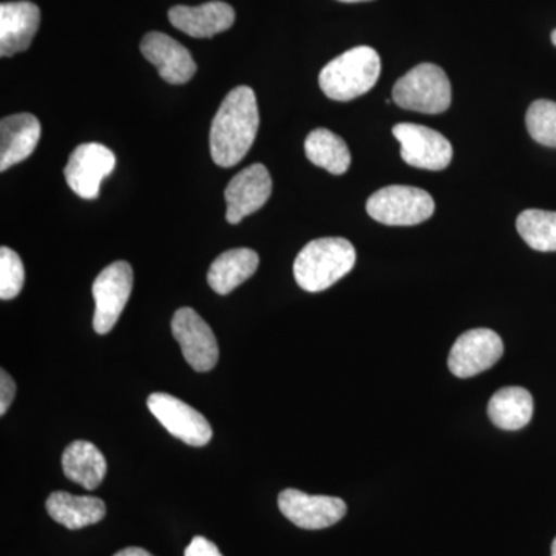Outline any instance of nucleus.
Masks as SVG:
<instances>
[{
    "instance_id": "nucleus-10",
    "label": "nucleus",
    "mask_w": 556,
    "mask_h": 556,
    "mask_svg": "<svg viewBox=\"0 0 556 556\" xmlns=\"http://www.w3.org/2000/svg\"><path fill=\"white\" fill-rule=\"evenodd\" d=\"M172 334L181 346L186 362L199 372L218 364V342L204 318L192 308H179L172 318Z\"/></svg>"
},
{
    "instance_id": "nucleus-14",
    "label": "nucleus",
    "mask_w": 556,
    "mask_h": 556,
    "mask_svg": "<svg viewBox=\"0 0 556 556\" xmlns=\"http://www.w3.org/2000/svg\"><path fill=\"white\" fill-rule=\"evenodd\" d=\"M141 53L159 70L161 78L174 86L189 83L195 76L197 64L186 47L164 33L152 31L142 38Z\"/></svg>"
},
{
    "instance_id": "nucleus-15",
    "label": "nucleus",
    "mask_w": 556,
    "mask_h": 556,
    "mask_svg": "<svg viewBox=\"0 0 556 556\" xmlns=\"http://www.w3.org/2000/svg\"><path fill=\"white\" fill-rule=\"evenodd\" d=\"M39 24L40 10L36 3L3 2L0 5V56L11 58L27 50Z\"/></svg>"
},
{
    "instance_id": "nucleus-13",
    "label": "nucleus",
    "mask_w": 556,
    "mask_h": 556,
    "mask_svg": "<svg viewBox=\"0 0 556 556\" xmlns=\"http://www.w3.org/2000/svg\"><path fill=\"white\" fill-rule=\"evenodd\" d=\"M273 193V178L263 164H252L230 179L225 190L226 219L230 225H239L248 215L255 214Z\"/></svg>"
},
{
    "instance_id": "nucleus-29",
    "label": "nucleus",
    "mask_w": 556,
    "mask_h": 556,
    "mask_svg": "<svg viewBox=\"0 0 556 556\" xmlns=\"http://www.w3.org/2000/svg\"><path fill=\"white\" fill-rule=\"evenodd\" d=\"M339 2L357 3V2H369V0H339Z\"/></svg>"
},
{
    "instance_id": "nucleus-17",
    "label": "nucleus",
    "mask_w": 556,
    "mask_h": 556,
    "mask_svg": "<svg viewBox=\"0 0 556 556\" xmlns=\"http://www.w3.org/2000/svg\"><path fill=\"white\" fill-rule=\"evenodd\" d=\"M42 127L31 113H17L0 121V172L16 166L35 152Z\"/></svg>"
},
{
    "instance_id": "nucleus-22",
    "label": "nucleus",
    "mask_w": 556,
    "mask_h": 556,
    "mask_svg": "<svg viewBox=\"0 0 556 556\" xmlns=\"http://www.w3.org/2000/svg\"><path fill=\"white\" fill-rule=\"evenodd\" d=\"M305 153L311 163L332 175H343L351 166L346 142L327 129L311 131L305 141Z\"/></svg>"
},
{
    "instance_id": "nucleus-19",
    "label": "nucleus",
    "mask_w": 556,
    "mask_h": 556,
    "mask_svg": "<svg viewBox=\"0 0 556 556\" xmlns=\"http://www.w3.org/2000/svg\"><path fill=\"white\" fill-rule=\"evenodd\" d=\"M258 263V254L252 249L237 248L223 252L208 268V287L219 295L229 294L254 276Z\"/></svg>"
},
{
    "instance_id": "nucleus-21",
    "label": "nucleus",
    "mask_w": 556,
    "mask_h": 556,
    "mask_svg": "<svg viewBox=\"0 0 556 556\" xmlns=\"http://www.w3.org/2000/svg\"><path fill=\"white\" fill-rule=\"evenodd\" d=\"M490 420L501 430L518 431L532 420L533 397L526 388H501L489 402Z\"/></svg>"
},
{
    "instance_id": "nucleus-26",
    "label": "nucleus",
    "mask_w": 556,
    "mask_h": 556,
    "mask_svg": "<svg viewBox=\"0 0 556 556\" xmlns=\"http://www.w3.org/2000/svg\"><path fill=\"white\" fill-rule=\"evenodd\" d=\"M16 396V383L13 378L2 369L0 372V415H5Z\"/></svg>"
},
{
    "instance_id": "nucleus-2",
    "label": "nucleus",
    "mask_w": 556,
    "mask_h": 556,
    "mask_svg": "<svg viewBox=\"0 0 556 556\" xmlns=\"http://www.w3.org/2000/svg\"><path fill=\"white\" fill-rule=\"evenodd\" d=\"M356 249L346 239L327 237L313 240L295 258V281L305 291H325L351 273L356 265Z\"/></svg>"
},
{
    "instance_id": "nucleus-30",
    "label": "nucleus",
    "mask_w": 556,
    "mask_h": 556,
    "mask_svg": "<svg viewBox=\"0 0 556 556\" xmlns=\"http://www.w3.org/2000/svg\"><path fill=\"white\" fill-rule=\"evenodd\" d=\"M552 556H556V538L554 540V543H552Z\"/></svg>"
},
{
    "instance_id": "nucleus-20",
    "label": "nucleus",
    "mask_w": 556,
    "mask_h": 556,
    "mask_svg": "<svg viewBox=\"0 0 556 556\" xmlns=\"http://www.w3.org/2000/svg\"><path fill=\"white\" fill-rule=\"evenodd\" d=\"M62 468L70 481L86 490H94L108 475V460L97 445L87 441H75L62 455Z\"/></svg>"
},
{
    "instance_id": "nucleus-23",
    "label": "nucleus",
    "mask_w": 556,
    "mask_h": 556,
    "mask_svg": "<svg viewBox=\"0 0 556 556\" xmlns=\"http://www.w3.org/2000/svg\"><path fill=\"white\" fill-rule=\"evenodd\" d=\"M517 229L535 251L556 252V212L527 208L517 219Z\"/></svg>"
},
{
    "instance_id": "nucleus-7",
    "label": "nucleus",
    "mask_w": 556,
    "mask_h": 556,
    "mask_svg": "<svg viewBox=\"0 0 556 556\" xmlns=\"http://www.w3.org/2000/svg\"><path fill=\"white\" fill-rule=\"evenodd\" d=\"M116 167V156L105 146L86 142L73 150L64 175L68 188L84 200L100 197L102 181L112 175Z\"/></svg>"
},
{
    "instance_id": "nucleus-27",
    "label": "nucleus",
    "mask_w": 556,
    "mask_h": 556,
    "mask_svg": "<svg viewBox=\"0 0 556 556\" xmlns=\"http://www.w3.org/2000/svg\"><path fill=\"white\" fill-rule=\"evenodd\" d=\"M185 556H223L217 544L208 541L204 536H195L188 547H186Z\"/></svg>"
},
{
    "instance_id": "nucleus-11",
    "label": "nucleus",
    "mask_w": 556,
    "mask_h": 556,
    "mask_svg": "<svg viewBox=\"0 0 556 556\" xmlns=\"http://www.w3.org/2000/svg\"><path fill=\"white\" fill-rule=\"evenodd\" d=\"M503 339L492 329H470L457 338L448 356V368L456 378L481 375L503 357Z\"/></svg>"
},
{
    "instance_id": "nucleus-6",
    "label": "nucleus",
    "mask_w": 556,
    "mask_h": 556,
    "mask_svg": "<svg viewBox=\"0 0 556 556\" xmlns=\"http://www.w3.org/2000/svg\"><path fill=\"white\" fill-rule=\"evenodd\" d=\"M134 289V269L127 262L112 263L101 270L93 281L94 311L93 328L98 334H109L115 328L121 314L129 302Z\"/></svg>"
},
{
    "instance_id": "nucleus-4",
    "label": "nucleus",
    "mask_w": 556,
    "mask_h": 556,
    "mask_svg": "<svg viewBox=\"0 0 556 556\" xmlns=\"http://www.w3.org/2000/svg\"><path fill=\"white\" fill-rule=\"evenodd\" d=\"M393 101L405 110L438 115L452 104V84L438 65L420 64L394 84Z\"/></svg>"
},
{
    "instance_id": "nucleus-24",
    "label": "nucleus",
    "mask_w": 556,
    "mask_h": 556,
    "mask_svg": "<svg viewBox=\"0 0 556 556\" xmlns=\"http://www.w3.org/2000/svg\"><path fill=\"white\" fill-rule=\"evenodd\" d=\"M526 126L530 137L547 148H556V102L540 100L527 110Z\"/></svg>"
},
{
    "instance_id": "nucleus-3",
    "label": "nucleus",
    "mask_w": 556,
    "mask_h": 556,
    "mask_svg": "<svg viewBox=\"0 0 556 556\" xmlns=\"http://www.w3.org/2000/svg\"><path fill=\"white\" fill-rule=\"evenodd\" d=\"M380 70L378 51L367 46L354 47L325 65L318 84L329 100L353 101L376 86Z\"/></svg>"
},
{
    "instance_id": "nucleus-18",
    "label": "nucleus",
    "mask_w": 556,
    "mask_h": 556,
    "mask_svg": "<svg viewBox=\"0 0 556 556\" xmlns=\"http://www.w3.org/2000/svg\"><path fill=\"white\" fill-rule=\"evenodd\" d=\"M46 507L50 517L68 530L98 525L108 514L104 501L100 497L75 496L67 492L51 493Z\"/></svg>"
},
{
    "instance_id": "nucleus-5",
    "label": "nucleus",
    "mask_w": 556,
    "mask_h": 556,
    "mask_svg": "<svg viewBox=\"0 0 556 556\" xmlns=\"http://www.w3.org/2000/svg\"><path fill=\"white\" fill-rule=\"evenodd\" d=\"M367 212L382 225L415 226L434 214V200L413 186H388L369 197Z\"/></svg>"
},
{
    "instance_id": "nucleus-31",
    "label": "nucleus",
    "mask_w": 556,
    "mask_h": 556,
    "mask_svg": "<svg viewBox=\"0 0 556 556\" xmlns=\"http://www.w3.org/2000/svg\"><path fill=\"white\" fill-rule=\"evenodd\" d=\"M552 42H554V46L556 47V30L552 31Z\"/></svg>"
},
{
    "instance_id": "nucleus-12",
    "label": "nucleus",
    "mask_w": 556,
    "mask_h": 556,
    "mask_svg": "<svg viewBox=\"0 0 556 556\" xmlns=\"http://www.w3.org/2000/svg\"><path fill=\"white\" fill-rule=\"evenodd\" d=\"M281 514L305 530H321L338 525L346 515V503L340 497L308 495L295 489H287L278 495Z\"/></svg>"
},
{
    "instance_id": "nucleus-25",
    "label": "nucleus",
    "mask_w": 556,
    "mask_h": 556,
    "mask_svg": "<svg viewBox=\"0 0 556 556\" xmlns=\"http://www.w3.org/2000/svg\"><path fill=\"white\" fill-rule=\"evenodd\" d=\"M24 283L25 269L20 255L13 249L0 248V299L17 298Z\"/></svg>"
},
{
    "instance_id": "nucleus-1",
    "label": "nucleus",
    "mask_w": 556,
    "mask_h": 556,
    "mask_svg": "<svg viewBox=\"0 0 556 556\" xmlns=\"http://www.w3.org/2000/svg\"><path fill=\"white\" fill-rule=\"evenodd\" d=\"M260 124L257 98L248 86L230 90L212 121L211 155L219 167H233L248 155Z\"/></svg>"
},
{
    "instance_id": "nucleus-9",
    "label": "nucleus",
    "mask_w": 556,
    "mask_h": 556,
    "mask_svg": "<svg viewBox=\"0 0 556 556\" xmlns=\"http://www.w3.org/2000/svg\"><path fill=\"white\" fill-rule=\"evenodd\" d=\"M148 407L161 426L185 444L204 447L211 442L212 427L206 417L178 397L153 393L148 399Z\"/></svg>"
},
{
    "instance_id": "nucleus-28",
    "label": "nucleus",
    "mask_w": 556,
    "mask_h": 556,
    "mask_svg": "<svg viewBox=\"0 0 556 556\" xmlns=\"http://www.w3.org/2000/svg\"><path fill=\"white\" fill-rule=\"evenodd\" d=\"M113 556H153L150 554V552L144 551V548L141 547H127L123 548V551H119L118 554H115Z\"/></svg>"
},
{
    "instance_id": "nucleus-8",
    "label": "nucleus",
    "mask_w": 556,
    "mask_h": 556,
    "mask_svg": "<svg viewBox=\"0 0 556 556\" xmlns=\"http://www.w3.org/2000/svg\"><path fill=\"white\" fill-rule=\"evenodd\" d=\"M393 135L401 142V156L408 166L438 172L447 169L452 163V142L437 130L401 123L393 127Z\"/></svg>"
},
{
    "instance_id": "nucleus-16",
    "label": "nucleus",
    "mask_w": 556,
    "mask_h": 556,
    "mask_svg": "<svg viewBox=\"0 0 556 556\" xmlns=\"http://www.w3.org/2000/svg\"><path fill=\"white\" fill-rule=\"evenodd\" d=\"M169 21L177 30L192 38H212L232 27L236 11L219 0L200 7L177 5L170 9Z\"/></svg>"
}]
</instances>
